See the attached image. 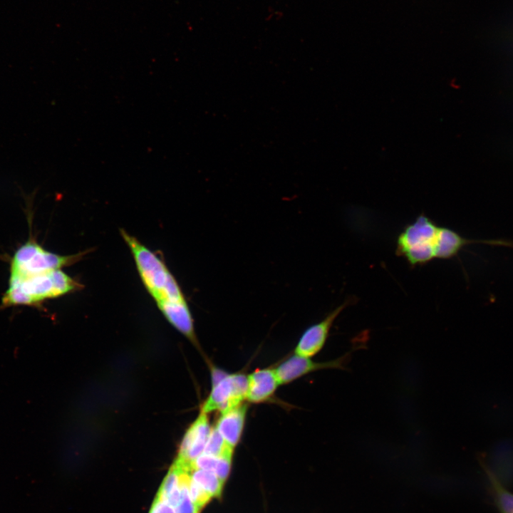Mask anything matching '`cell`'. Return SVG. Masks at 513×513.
I'll use <instances>...</instances> for the list:
<instances>
[{"mask_svg": "<svg viewBox=\"0 0 513 513\" xmlns=\"http://www.w3.org/2000/svg\"><path fill=\"white\" fill-rule=\"evenodd\" d=\"M484 470L487 480V490L498 513H513V493L500 481L487 465Z\"/></svg>", "mask_w": 513, "mask_h": 513, "instance_id": "7c38bea8", "label": "cell"}, {"mask_svg": "<svg viewBox=\"0 0 513 513\" xmlns=\"http://www.w3.org/2000/svg\"><path fill=\"white\" fill-rule=\"evenodd\" d=\"M191 476V475H190ZM190 497L200 510L211 499V496L190 478L189 482Z\"/></svg>", "mask_w": 513, "mask_h": 513, "instance_id": "2e32d148", "label": "cell"}, {"mask_svg": "<svg viewBox=\"0 0 513 513\" xmlns=\"http://www.w3.org/2000/svg\"><path fill=\"white\" fill-rule=\"evenodd\" d=\"M190 475L192 480L211 497L220 496L223 482L214 472L192 467Z\"/></svg>", "mask_w": 513, "mask_h": 513, "instance_id": "4fadbf2b", "label": "cell"}, {"mask_svg": "<svg viewBox=\"0 0 513 513\" xmlns=\"http://www.w3.org/2000/svg\"><path fill=\"white\" fill-rule=\"evenodd\" d=\"M80 257L81 254L62 256L52 253L30 237L11 258L9 276H24L61 269L73 264Z\"/></svg>", "mask_w": 513, "mask_h": 513, "instance_id": "3957f363", "label": "cell"}, {"mask_svg": "<svg viewBox=\"0 0 513 513\" xmlns=\"http://www.w3.org/2000/svg\"><path fill=\"white\" fill-rule=\"evenodd\" d=\"M353 302V298L348 299L330 311L321 321L307 328L299 340L295 353L309 358L316 355L323 348L335 320Z\"/></svg>", "mask_w": 513, "mask_h": 513, "instance_id": "52a82bcc", "label": "cell"}, {"mask_svg": "<svg viewBox=\"0 0 513 513\" xmlns=\"http://www.w3.org/2000/svg\"><path fill=\"white\" fill-rule=\"evenodd\" d=\"M440 226L421 214L404 227L396 239V254L412 266L425 264L436 259Z\"/></svg>", "mask_w": 513, "mask_h": 513, "instance_id": "7a4b0ae2", "label": "cell"}, {"mask_svg": "<svg viewBox=\"0 0 513 513\" xmlns=\"http://www.w3.org/2000/svg\"><path fill=\"white\" fill-rule=\"evenodd\" d=\"M229 447L232 448L227 445L214 428H212L203 453L218 456Z\"/></svg>", "mask_w": 513, "mask_h": 513, "instance_id": "5bb4252c", "label": "cell"}, {"mask_svg": "<svg viewBox=\"0 0 513 513\" xmlns=\"http://www.w3.org/2000/svg\"><path fill=\"white\" fill-rule=\"evenodd\" d=\"M121 235L130 247L142 281L156 301L162 299L164 290L172 275L164 262L136 238L120 229Z\"/></svg>", "mask_w": 513, "mask_h": 513, "instance_id": "5b68a950", "label": "cell"}, {"mask_svg": "<svg viewBox=\"0 0 513 513\" xmlns=\"http://www.w3.org/2000/svg\"><path fill=\"white\" fill-rule=\"evenodd\" d=\"M232 453L233 449L229 447L218 456L214 472L223 482L230 471Z\"/></svg>", "mask_w": 513, "mask_h": 513, "instance_id": "9a60e30c", "label": "cell"}, {"mask_svg": "<svg viewBox=\"0 0 513 513\" xmlns=\"http://www.w3.org/2000/svg\"><path fill=\"white\" fill-rule=\"evenodd\" d=\"M156 302L167 321L191 342L197 345L194 321L187 301L160 300Z\"/></svg>", "mask_w": 513, "mask_h": 513, "instance_id": "9c48e42d", "label": "cell"}, {"mask_svg": "<svg viewBox=\"0 0 513 513\" xmlns=\"http://www.w3.org/2000/svg\"><path fill=\"white\" fill-rule=\"evenodd\" d=\"M364 345L356 346L343 356L326 362H316L309 357L294 354L280 363L275 369V373L280 385L291 383L301 376L311 372L322 369L347 370V365L351 360L352 354L356 350L363 348Z\"/></svg>", "mask_w": 513, "mask_h": 513, "instance_id": "8992f818", "label": "cell"}, {"mask_svg": "<svg viewBox=\"0 0 513 513\" xmlns=\"http://www.w3.org/2000/svg\"><path fill=\"white\" fill-rule=\"evenodd\" d=\"M248 385L246 400L253 403L268 400L280 385L274 369L256 370L247 375Z\"/></svg>", "mask_w": 513, "mask_h": 513, "instance_id": "8fae6325", "label": "cell"}, {"mask_svg": "<svg viewBox=\"0 0 513 513\" xmlns=\"http://www.w3.org/2000/svg\"><path fill=\"white\" fill-rule=\"evenodd\" d=\"M247 406L244 403L221 413L214 429L227 445L234 449L239 442L246 420Z\"/></svg>", "mask_w": 513, "mask_h": 513, "instance_id": "30bf717a", "label": "cell"}, {"mask_svg": "<svg viewBox=\"0 0 513 513\" xmlns=\"http://www.w3.org/2000/svg\"><path fill=\"white\" fill-rule=\"evenodd\" d=\"M148 513H176L174 507L157 492Z\"/></svg>", "mask_w": 513, "mask_h": 513, "instance_id": "e0dca14e", "label": "cell"}, {"mask_svg": "<svg viewBox=\"0 0 513 513\" xmlns=\"http://www.w3.org/2000/svg\"><path fill=\"white\" fill-rule=\"evenodd\" d=\"M80 287L61 269L24 276H9V286L0 308L16 306H39L45 300L56 298Z\"/></svg>", "mask_w": 513, "mask_h": 513, "instance_id": "6da1fadb", "label": "cell"}, {"mask_svg": "<svg viewBox=\"0 0 513 513\" xmlns=\"http://www.w3.org/2000/svg\"><path fill=\"white\" fill-rule=\"evenodd\" d=\"M212 430L208 414L201 411L187 430L176 459L192 465L204 452Z\"/></svg>", "mask_w": 513, "mask_h": 513, "instance_id": "ba28073f", "label": "cell"}, {"mask_svg": "<svg viewBox=\"0 0 513 513\" xmlns=\"http://www.w3.org/2000/svg\"><path fill=\"white\" fill-rule=\"evenodd\" d=\"M248 380L242 373H227L216 368H212V390L201 411L207 414L223 413L246 400Z\"/></svg>", "mask_w": 513, "mask_h": 513, "instance_id": "277c9868", "label": "cell"}]
</instances>
